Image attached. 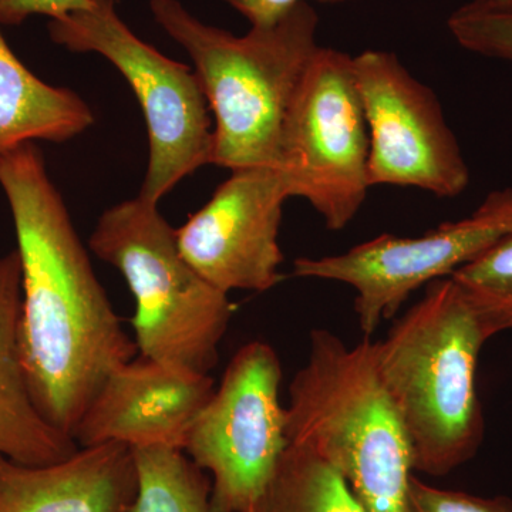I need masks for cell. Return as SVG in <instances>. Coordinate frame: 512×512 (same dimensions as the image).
Segmentation results:
<instances>
[{"label":"cell","mask_w":512,"mask_h":512,"mask_svg":"<svg viewBox=\"0 0 512 512\" xmlns=\"http://www.w3.org/2000/svg\"><path fill=\"white\" fill-rule=\"evenodd\" d=\"M255 512H366L336 468L289 444Z\"/></svg>","instance_id":"15"},{"label":"cell","mask_w":512,"mask_h":512,"mask_svg":"<svg viewBox=\"0 0 512 512\" xmlns=\"http://www.w3.org/2000/svg\"><path fill=\"white\" fill-rule=\"evenodd\" d=\"M286 433L336 468L366 512H406L412 444L380 379L375 340L349 348L328 329L312 330L289 384Z\"/></svg>","instance_id":"4"},{"label":"cell","mask_w":512,"mask_h":512,"mask_svg":"<svg viewBox=\"0 0 512 512\" xmlns=\"http://www.w3.org/2000/svg\"><path fill=\"white\" fill-rule=\"evenodd\" d=\"M278 353L256 340L235 353L192 421L184 453L211 476V512H255L286 448Z\"/></svg>","instance_id":"8"},{"label":"cell","mask_w":512,"mask_h":512,"mask_svg":"<svg viewBox=\"0 0 512 512\" xmlns=\"http://www.w3.org/2000/svg\"><path fill=\"white\" fill-rule=\"evenodd\" d=\"M369 147L353 56L319 46L282 128L279 168L291 197L308 201L330 231H342L372 188Z\"/></svg>","instance_id":"7"},{"label":"cell","mask_w":512,"mask_h":512,"mask_svg":"<svg viewBox=\"0 0 512 512\" xmlns=\"http://www.w3.org/2000/svg\"><path fill=\"white\" fill-rule=\"evenodd\" d=\"M150 8L187 50L214 113L211 164L279 167L286 113L319 47L315 9L303 2L271 28L237 37L205 25L178 0H150Z\"/></svg>","instance_id":"3"},{"label":"cell","mask_w":512,"mask_h":512,"mask_svg":"<svg viewBox=\"0 0 512 512\" xmlns=\"http://www.w3.org/2000/svg\"><path fill=\"white\" fill-rule=\"evenodd\" d=\"M320 3H330V5H336V3L352 2V0H316ZM487 3L495 6H512V0H485Z\"/></svg>","instance_id":"22"},{"label":"cell","mask_w":512,"mask_h":512,"mask_svg":"<svg viewBox=\"0 0 512 512\" xmlns=\"http://www.w3.org/2000/svg\"><path fill=\"white\" fill-rule=\"evenodd\" d=\"M353 73L369 130L370 187H413L439 198L463 194L470 168L436 93L392 52L353 56Z\"/></svg>","instance_id":"9"},{"label":"cell","mask_w":512,"mask_h":512,"mask_svg":"<svg viewBox=\"0 0 512 512\" xmlns=\"http://www.w3.org/2000/svg\"><path fill=\"white\" fill-rule=\"evenodd\" d=\"M56 45L74 53H99L130 84L146 117L148 165L140 197L158 204L175 185L212 163L210 104L197 74L134 35L114 0L50 20Z\"/></svg>","instance_id":"6"},{"label":"cell","mask_w":512,"mask_h":512,"mask_svg":"<svg viewBox=\"0 0 512 512\" xmlns=\"http://www.w3.org/2000/svg\"><path fill=\"white\" fill-rule=\"evenodd\" d=\"M89 245L119 269L136 299L131 323L138 353L178 372L210 375L234 305L185 261L158 204L138 195L114 205L99 218Z\"/></svg>","instance_id":"5"},{"label":"cell","mask_w":512,"mask_h":512,"mask_svg":"<svg viewBox=\"0 0 512 512\" xmlns=\"http://www.w3.org/2000/svg\"><path fill=\"white\" fill-rule=\"evenodd\" d=\"M487 340L450 276L426 285L423 298L376 340L377 370L406 427L414 471L447 476L483 446L476 375Z\"/></svg>","instance_id":"2"},{"label":"cell","mask_w":512,"mask_h":512,"mask_svg":"<svg viewBox=\"0 0 512 512\" xmlns=\"http://www.w3.org/2000/svg\"><path fill=\"white\" fill-rule=\"evenodd\" d=\"M93 123L82 97L35 76L0 32V157L35 141L63 143Z\"/></svg>","instance_id":"14"},{"label":"cell","mask_w":512,"mask_h":512,"mask_svg":"<svg viewBox=\"0 0 512 512\" xmlns=\"http://www.w3.org/2000/svg\"><path fill=\"white\" fill-rule=\"evenodd\" d=\"M450 278L466 296L488 338L512 330V235L461 265Z\"/></svg>","instance_id":"17"},{"label":"cell","mask_w":512,"mask_h":512,"mask_svg":"<svg viewBox=\"0 0 512 512\" xmlns=\"http://www.w3.org/2000/svg\"><path fill=\"white\" fill-rule=\"evenodd\" d=\"M92 0H0V25L15 26L30 16L43 15L50 20L66 18L86 9Z\"/></svg>","instance_id":"20"},{"label":"cell","mask_w":512,"mask_h":512,"mask_svg":"<svg viewBox=\"0 0 512 512\" xmlns=\"http://www.w3.org/2000/svg\"><path fill=\"white\" fill-rule=\"evenodd\" d=\"M210 375H190L146 356L110 373L74 430L79 447L184 450L192 421L214 393Z\"/></svg>","instance_id":"11"},{"label":"cell","mask_w":512,"mask_h":512,"mask_svg":"<svg viewBox=\"0 0 512 512\" xmlns=\"http://www.w3.org/2000/svg\"><path fill=\"white\" fill-rule=\"evenodd\" d=\"M291 188L279 167L231 171L200 211L175 229L181 255L220 291L266 292L281 281L282 208Z\"/></svg>","instance_id":"10"},{"label":"cell","mask_w":512,"mask_h":512,"mask_svg":"<svg viewBox=\"0 0 512 512\" xmlns=\"http://www.w3.org/2000/svg\"><path fill=\"white\" fill-rule=\"evenodd\" d=\"M249 20L252 28H271L306 0H225Z\"/></svg>","instance_id":"21"},{"label":"cell","mask_w":512,"mask_h":512,"mask_svg":"<svg viewBox=\"0 0 512 512\" xmlns=\"http://www.w3.org/2000/svg\"><path fill=\"white\" fill-rule=\"evenodd\" d=\"M22 264L19 349L37 412L73 437L107 377L137 345L94 274L62 195L33 143L0 157Z\"/></svg>","instance_id":"1"},{"label":"cell","mask_w":512,"mask_h":512,"mask_svg":"<svg viewBox=\"0 0 512 512\" xmlns=\"http://www.w3.org/2000/svg\"><path fill=\"white\" fill-rule=\"evenodd\" d=\"M447 26L468 52L512 63V6L471 0L450 16Z\"/></svg>","instance_id":"18"},{"label":"cell","mask_w":512,"mask_h":512,"mask_svg":"<svg viewBox=\"0 0 512 512\" xmlns=\"http://www.w3.org/2000/svg\"><path fill=\"white\" fill-rule=\"evenodd\" d=\"M138 493L133 512H211V478L184 451L133 448Z\"/></svg>","instance_id":"16"},{"label":"cell","mask_w":512,"mask_h":512,"mask_svg":"<svg viewBox=\"0 0 512 512\" xmlns=\"http://www.w3.org/2000/svg\"><path fill=\"white\" fill-rule=\"evenodd\" d=\"M406 512H512V498L448 490L413 476L407 491Z\"/></svg>","instance_id":"19"},{"label":"cell","mask_w":512,"mask_h":512,"mask_svg":"<svg viewBox=\"0 0 512 512\" xmlns=\"http://www.w3.org/2000/svg\"><path fill=\"white\" fill-rule=\"evenodd\" d=\"M22 264L18 251L0 258V454L26 466L72 457L73 437L50 426L30 397L19 349Z\"/></svg>","instance_id":"13"},{"label":"cell","mask_w":512,"mask_h":512,"mask_svg":"<svg viewBox=\"0 0 512 512\" xmlns=\"http://www.w3.org/2000/svg\"><path fill=\"white\" fill-rule=\"evenodd\" d=\"M138 474L133 448L80 447L49 466H26L0 454V512H133Z\"/></svg>","instance_id":"12"}]
</instances>
